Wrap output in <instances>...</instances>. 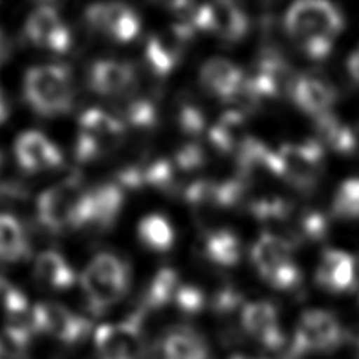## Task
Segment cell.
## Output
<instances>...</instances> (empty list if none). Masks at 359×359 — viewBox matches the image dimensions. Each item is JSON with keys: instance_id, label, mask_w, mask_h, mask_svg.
<instances>
[{"instance_id": "1", "label": "cell", "mask_w": 359, "mask_h": 359, "mask_svg": "<svg viewBox=\"0 0 359 359\" xmlns=\"http://www.w3.org/2000/svg\"><path fill=\"white\" fill-rule=\"evenodd\" d=\"M285 29L307 57L323 60L330 55L334 40L344 29V18L330 2L303 0L288 8Z\"/></svg>"}, {"instance_id": "2", "label": "cell", "mask_w": 359, "mask_h": 359, "mask_svg": "<svg viewBox=\"0 0 359 359\" xmlns=\"http://www.w3.org/2000/svg\"><path fill=\"white\" fill-rule=\"evenodd\" d=\"M25 100L43 117L69 112L74 104V81L65 65H40L30 68L24 78Z\"/></svg>"}, {"instance_id": "3", "label": "cell", "mask_w": 359, "mask_h": 359, "mask_svg": "<svg viewBox=\"0 0 359 359\" xmlns=\"http://www.w3.org/2000/svg\"><path fill=\"white\" fill-rule=\"evenodd\" d=\"M131 271L123 259L111 252L98 254L82 271L81 285L93 313L106 312L125 297Z\"/></svg>"}, {"instance_id": "4", "label": "cell", "mask_w": 359, "mask_h": 359, "mask_svg": "<svg viewBox=\"0 0 359 359\" xmlns=\"http://www.w3.org/2000/svg\"><path fill=\"white\" fill-rule=\"evenodd\" d=\"M255 268L269 285L278 290H293L301 282V271L293 257V245L280 235L266 232L252 246Z\"/></svg>"}, {"instance_id": "5", "label": "cell", "mask_w": 359, "mask_h": 359, "mask_svg": "<svg viewBox=\"0 0 359 359\" xmlns=\"http://www.w3.org/2000/svg\"><path fill=\"white\" fill-rule=\"evenodd\" d=\"M278 153L280 178L299 191H311L323 172V147L318 140L285 144Z\"/></svg>"}, {"instance_id": "6", "label": "cell", "mask_w": 359, "mask_h": 359, "mask_svg": "<svg viewBox=\"0 0 359 359\" xmlns=\"http://www.w3.org/2000/svg\"><path fill=\"white\" fill-rule=\"evenodd\" d=\"M344 330L332 313L326 311H307L299 318L294 332L290 358L297 359L309 353H328L344 342Z\"/></svg>"}, {"instance_id": "7", "label": "cell", "mask_w": 359, "mask_h": 359, "mask_svg": "<svg viewBox=\"0 0 359 359\" xmlns=\"http://www.w3.org/2000/svg\"><path fill=\"white\" fill-rule=\"evenodd\" d=\"M86 191L78 178H69L68 182L48 188L36 201L38 221L49 232L74 229L76 215Z\"/></svg>"}, {"instance_id": "8", "label": "cell", "mask_w": 359, "mask_h": 359, "mask_svg": "<svg viewBox=\"0 0 359 359\" xmlns=\"http://www.w3.org/2000/svg\"><path fill=\"white\" fill-rule=\"evenodd\" d=\"M95 347L98 359H142L144 337L139 317L101 325L95 332Z\"/></svg>"}, {"instance_id": "9", "label": "cell", "mask_w": 359, "mask_h": 359, "mask_svg": "<svg viewBox=\"0 0 359 359\" xmlns=\"http://www.w3.org/2000/svg\"><path fill=\"white\" fill-rule=\"evenodd\" d=\"M34 317L38 332H46L63 344H78L92 331L90 320L50 301L34 306Z\"/></svg>"}, {"instance_id": "10", "label": "cell", "mask_w": 359, "mask_h": 359, "mask_svg": "<svg viewBox=\"0 0 359 359\" xmlns=\"http://www.w3.org/2000/svg\"><path fill=\"white\" fill-rule=\"evenodd\" d=\"M194 34L188 25L177 22L163 34L153 35L145 46V60L151 73L165 78L174 72Z\"/></svg>"}, {"instance_id": "11", "label": "cell", "mask_w": 359, "mask_h": 359, "mask_svg": "<svg viewBox=\"0 0 359 359\" xmlns=\"http://www.w3.org/2000/svg\"><path fill=\"white\" fill-rule=\"evenodd\" d=\"M87 24L114 41L130 43L140 34V18L123 4H95L86 10Z\"/></svg>"}, {"instance_id": "12", "label": "cell", "mask_w": 359, "mask_h": 359, "mask_svg": "<svg viewBox=\"0 0 359 359\" xmlns=\"http://www.w3.org/2000/svg\"><path fill=\"white\" fill-rule=\"evenodd\" d=\"M25 36L36 48L50 50L55 54H65L72 48V32L63 22L60 13L54 6L43 5L30 13L25 21Z\"/></svg>"}, {"instance_id": "13", "label": "cell", "mask_w": 359, "mask_h": 359, "mask_svg": "<svg viewBox=\"0 0 359 359\" xmlns=\"http://www.w3.org/2000/svg\"><path fill=\"white\" fill-rule=\"evenodd\" d=\"M197 29L211 32L226 43H238L248 35L249 19L240 5L221 0L201 6L197 15Z\"/></svg>"}, {"instance_id": "14", "label": "cell", "mask_w": 359, "mask_h": 359, "mask_svg": "<svg viewBox=\"0 0 359 359\" xmlns=\"http://www.w3.org/2000/svg\"><path fill=\"white\" fill-rule=\"evenodd\" d=\"M15 155L21 169L29 174L53 170L60 168L63 163L59 147L38 131H27L18 137Z\"/></svg>"}, {"instance_id": "15", "label": "cell", "mask_w": 359, "mask_h": 359, "mask_svg": "<svg viewBox=\"0 0 359 359\" xmlns=\"http://www.w3.org/2000/svg\"><path fill=\"white\" fill-rule=\"evenodd\" d=\"M241 325L249 336L268 350H279L284 345L278 309L268 301H254L243 307Z\"/></svg>"}, {"instance_id": "16", "label": "cell", "mask_w": 359, "mask_h": 359, "mask_svg": "<svg viewBox=\"0 0 359 359\" xmlns=\"http://www.w3.org/2000/svg\"><path fill=\"white\" fill-rule=\"evenodd\" d=\"M198 79L210 95L222 101L233 102L245 87L246 76L233 62L215 57L203 63Z\"/></svg>"}, {"instance_id": "17", "label": "cell", "mask_w": 359, "mask_h": 359, "mask_svg": "<svg viewBox=\"0 0 359 359\" xmlns=\"http://www.w3.org/2000/svg\"><path fill=\"white\" fill-rule=\"evenodd\" d=\"M356 260L351 254L330 249L322 255L316 280L320 287L332 293L350 292L356 287Z\"/></svg>"}, {"instance_id": "18", "label": "cell", "mask_w": 359, "mask_h": 359, "mask_svg": "<svg viewBox=\"0 0 359 359\" xmlns=\"http://www.w3.org/2000/svg\"><path fill=\"white\" fill-rule=\"evenodd\" d=\"M136 72L125 62L98 60L88 72L90 88L102 96H118L136 84Z\"/></svg>"}, {"instance_id": "19", "label": "cell", "mask_w": 359, "mask_h": 359, "mask_svg": "<svg viewBox=\"0 0 359 359\" xmlns=\"http://www.w3.org/2000/svg\"><path fill=\"white\" fill-rule=\"evenodd\" d=\"M125 203L123 189L117 183L101 184L88 189L87 227L106 230L112 227Z\"/></svg>"}, {"instance_id": "20", "label": "cell", "mask_w": 359, "mask_h": 359, "mask_svg": "<svg viewBox=\"0 0 359 359\" xmlns=\"http://www.w3.org/2000/svg\"><path fill=\"white\" fill-rule=\"evenodd\" d=\"M79 134L95 140L102 150L107 151L121 142L125 136V125L120 118L101 109H88L79 118Z\"/></svg>"}, {"instance_id": "21", "label": "cell", "mask_w": 359, "mask_h": 359, "mask_svg": "<svg viewBox=\"0 0 359 359\" xmlns=\"http://www.w3.org/2000/svg\"><path fill=\"white\" fill-rule=\"evenodd\" d=\"M290 96L301 111L313 115L316 118L330 114L336 101L331 86L316 78H298Z\"/></svg>"}, {"instance_id": "22", "label": "cell", "mask_w": 359, "mask_h": 359, "mask_svg": "<svg viewBox=\"0 0 359 359\" xmlns=\"http://www.w3.org/2000/svg\"><path fill=\"white\" fill-rule=\"evenodd\" d=\"M163 359H211L208 344L192 328H177L163 341Z\"/></svg>"}, {"instance_id": "23", "label": "cell", "mask_w": 359, "mask_h": 359, "mask_svg": "<svg viewBox=\"0 0 359 359\" xmlns=\"http://www.w3.org/2000/svg\"><path fill=\"white\" fill-rule=\"evenodd\" d=\"M35 276L41 284L54 290H67L76 284V273L62 254L44 251L35 260Z\"/></svg>"}, {"instance_id": "24", "label": "cell", "mask_w": 359, "mask_h": 359, "mask_svg": "<svg viewBox=\"0 0 359 359\" xmlns=\"http://www.w3.org/2000/svg\"><path fill=\"white\" fill-rule=\"evenodd\" d=\"M30 252L29 236L21 221L11 215L0 213V262L15 264Z\"/></svg>"}, {"instance_id": "25", "label": "cell", "mask_w": 359, "mask_h": 359, "mask_svg": "<svg viewBox=\"0 0 359 359\" xmlns=\"http://www.w3.org/2000/svg\"><path fill=\"white\" fill-rule=\"evenodd\" d=\"M246 139L245 115L238 111L226 112L210 130V142L221 153H235L236 155Z\"/></svg>"}, {"instance_id": "26", "label": "cell", "mask_w": 359, "mask_h": 359, "mask_svg": "<svg viewBox=\"0 0 359 359\" xmlns=\"http://www.w3.org/2000/svg\"><path fill=\"white\" fill-rule=\"evenodd\" d=\"M203 254L211 264L219 266H235L241 259V243L227 229L213 230L203 240Z\"/></svg>"}, {"instance_id": "27", "label": "cell", "mask_w": 359, "mask_h": 359, "mask_svg": "<svg viewBox=\"0 0 359 359\" xmlns=\"http://www.w3.org/2000/svg\"><path fill=\"white\" fill-rule=\"evenodd\" d=\"M318 142L334 150L336 153L348 155L353 153L358 147V137L350 128L342 123L334 114H325L316 118Z\"/></svg>"}, {"instance_id": "28", "label": "cell", "mask_w": 359, "mask_h": 359, "mask_svg": "<svg viewBox=\"0 0 359 359\" xmlns=\"http://www.w3.org/2000/svg\"><path fill=\"white\" fill-rule=\"evenodd\" d=\"M137 233L140 241L155 252H168L175 243V230L169 219L151 213L139 222Z\"/></svg>"}, {"instance_id": "29", "label": "cell", "mask_w": 359, "mask_h": 359, "mask_svg": "<svg viewBox=\"0 0 359 359\" xmlns=\"http://www.w3.org/2000/svg\"><path fill=\"white\" fill-rule=\"evenodd\" d=\"M180 278L175 269L163 268L153 276L149 288L144 294V307L147 309H161L175 299L180 288Z\"/></svg>"}, {"instance_id": "30", "label": "cell", "mask_w": 359, "mask_h": 359, "mask_svg": "<svg viewBox=\"0 0 359 359\" xmlns=\"http://www.w3.org/2000/svg\"><path fill=\"white\" fill-rule=\"evenodd\" d=\"M121 121L125 126L136 130H150L158 123V109L155 102L145 98H133L121 109Z\"/></svg>"}, {"instance_id": "31", "label": "cell", "mask_w": 359, "mask_h": 359, "mask_svg": "<svg viewBox=\"0 0 359 359\" xmlns=\"http://www.w3.org/2000/svg\"><path fill=\"white\" fill-rule=\"evenodd\" d=\"M332 211L345 219H359V178H350L341 184L334 197Z\"/></svg>"}, {"instance_id": "32", "label": "cell", "mask_w": 359, "mask_h": 359, "mask_svg": "<svg viewBox=\"0 0 359 359\" xmlns=\"http://www.w3.org/2000/svg\"><path fill=\"white\" fill-rule=\"evenodd\" d=\"M184 198L191 207L197 210L221 208L219 205V183L198 180L184 191Z\"/></svg>"}, {"instance_id": "33", "label": "cell", "mask_w": 359, "mask_h": 359, "mask_svg": "<svg viewBox=\"0 0 359 359\" xmlns=\"http://www.w3.org/2000/svg\"><path fill=\"white\" fill-rule=\"evenodd\" d=\"M145 186L155 188L159 191H169L174 188L177 168L174 163L168 159H158L149 165H144Z\"/></svg>"}, {"instance_id": "34", "label": "cell", "mask_w": 359, "mask_h": 359, "mask_svg": "<svg viewBox=\"0 0 359 359\" xmlns=\"http://www.w3.org/2000/svg\"><path fill=\"white\" fill-rule=\"evenodd\" d=\"M174 303L186 316H196L205 307V293L196 285L182 284L175 294Z\"/></svg>"}, {"instance_id": "35", "label": "cell", "mask_w": 359, "mask_h": 359, "mask_svg": "<svg viewBox=\"0 0 359 359\" xmlns=\"http://www.w3.org/2000/svg\"><path fill=\"white\" fill-rule=\"evenodd\" d=\"M178 126L188 136H198L205 131L207 118L203 112L194 104H183L178 111Z\"/></svg>"}, {"instance_id": "36", "label": "cell", "mask_w": 359, "mask_h": 359, "mask_svg": "<svg viewBox=\"0 0 359 359\" xmlns=\"http://www.w3.org/2000/svg\"><path fill=\"white\" fill-rule=\"evenodd\" d=\"M29 344L4 328L0 331V359H29Z\"/></svg>"}, {"instance_id": "37", "label": "cell", "mask_w": 359, "mask_h": 359, "mask_svg": "<svg viewBox=\"0 0 359 359\" xmlns=\"http://www.w3.org/2000/svg\"><path fill=\"white\" fill-rule=\"evenodd\" d=\"M205 161H207V156H205L202 147H198L197 144H186L177 151L174 164L180 170L191 172L201 169Z\"/></svg>"}, {"instance_id": "38", "label": "cell", "mask_w": 359, "mask_h": 359, "mask_svg": "<svg viewBox=\"0 0 359 359\" xmlns=\"http://www.w3.org/2000/svg\"><path fill=\"white\" fill-rule=\"evenodd\" d=\"M241 303V294L233 287H224L216 293L213 299V309L217 313H229L235 311Z\"/></svg>"}, {"instance_id": "39", "label": "cell", "mask_w": 359, "mask_h": 359, "mask_svg": "<svg viewBox=\"0 0 359 359\" xmlns=\"http://www.w3.org/2000/svg\"><path fill=\"white\" fill-rule=\"evenodd\" d=\"M348 72L356 82H359V48L350 55L348 59Z\"/></svg>"}, {"instance_id": "40", "label": "cell", "mask_w": 359, "mask_h": 359, "mask_svg": "<svg viewBox=\"0 0 359 359\" xmlns=\"http://www.w3.org/2000/svg\"><path fill=\"white\" fill-rule=\"evenodd\" d=\"M6 118H8V106H6L2 92H0V125H4Z\"/></svg>"}, {"instance_id": "41", "label": "cell", "mask_w": 359, "mask_h": 359, "mask_svg": "<svg viewBox=\"0 0 359 359\" xmlns=\"http://www.w3.org/2000/svg\"><path fill=\"white\" fill-rule=\"evenodd\" d=\"M230 359H255V358H251V356H243V355H235Z\"/></svg>"}, {"instance_id": "42", "label": "cell", "mask_w": 359, "mask_h": 359, "mask_svg": "<svg viewBox=\"0 0 359 359\" xmlns=\"http://www.w3.org/2000/svg\"><path fill=\"white\" fill-rule=\"evenodd\" d=\"M2 164H4V155L0 153V168H2Z\"/></svg>"}]
</instances>
